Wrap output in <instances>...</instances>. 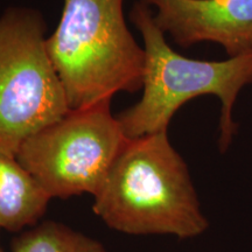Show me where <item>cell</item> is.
Returning <instances> with one entry per match:
<instances>
[{
    "label": "cell",
    "mask_w": 252,
    "mask_h": 252,
    "mask_svg": "<svg viewBox=\"0 0 252 252\" xmlns=\"http://www.w3.org/2000/svg\"><path fill=\"white\" fill-rule=\"evenodd\" d=\"M93 210L109 228L127 235L191 239L209 228L168 131L127 140L94 196Z\"/></svg>",
    "instance_id": "cell-1"
},
{
    "label": "cell",
    "mask_w": 252,
    "mask_h": 252,
    "mask_svg": "<svg viewBox=\"0 0 252 252\" xmlns=\"http://www.w3.org/2000/svg\"><path fill=\"white\" fill-rule=\"evenodd\" d=\"M130 19L143 37L145 71L139 102L117 116L125 137L135 139L168 131L173 116L184 104L213 94L220 102L219 149L225 153L238 131L234 118L238 94L252 84V52L222 61L189 59L168 45L149 5L134 2Z\"/></svg>",
    "instance_id": "cell-2"
},
{
    "label": "cell",
    "mask_w": 252,
    "mask_h": 252,
    "mask_svg": "<svg viewBox=\"0 0 252 252\" xmlns=\"http://www.w3.org/2000/svg\"><path fill=\"white\" fill-rule=\"evenodd\" d=\"M124 0H64L47 50L70 110L143 89L145 50L126 24Z\"/></svg>",
    "instance_id": "cell-3"
},
{
    "label": "cell",
    "mask_w": 252,
    "mask_h": 252,
    "mask_svg": "<svg viewBox=\"0 0 252 252\" xmlns=\"http://www.w3.org/2000/svg\"><path fill=\"white\" fill-rule=\"evenodd\" d=\"M46 33L45 18L34 8L11 6L0 15V151L13 156L70 111Z\"/></svg>",
    "instance_id": "cell-4"
},
{
    "label": "cell",
    "mask_w": 252,
    "mask_h": 252,
    "mask_svg": "<svg viewBox=\"0 0 252 252\" xmlns=\"http://www.w3.org/2000/svg\"><path fill=\"white\" fill-rule=\"evenodd\" d=\"M127 140L104 102L70 110L27 138L17 158L52 198L94 196Z\"/></svg>",
    "instance_id": "cell-5"
},
{
    "label": "cell",
    "mask_w": 252,
    "mask_h": 252,
    "mask_svg": "<svg viewBox=\"0 0 252 252\" xmlns=\"http://www.w3.org/2000/svg\"><path fill=\"white\" fill-rule=\"evenodd\" d=\"M158 27L184 48L217 43L228 58L252 52V0H140Z\"/></svg>",
    "instance_id": "cell-6"
},
{
    "label": "cell",
    "mask_w": 252,
    "mask_h": 252,
    "mask_svg": "<svg viewBox=\"0 0 252 252\" xmlns=\"http://www.w3.org/2000/svg\"><path fill=\"white\" fill-rule=\"evenodd\" d=\"M50 200L17 156L0 151V229L20 234L36 225Z\"/></svg>",
    "instance_id": "cell-7"
},
{
    "label": "cell",
    "mask_w": 252,
    "mask_h": 252,
    "mask_svg": "<svg viewBox=\"0 0 252 252\" xmlns=\"http://www.w3.org/2000/svg\"><path fill=\"white\" fill-rule=\"evenodd\" d=\"M11 252H108L97 239L54 220L37 223L20 232Z\"/></svg>",
    "instance_id": "cell-8"
},
{
    "label": "cell",
    "mask_w": 252,
    "mask_h": 252,
    "mask_svg": "<svg viewBox=\"0 0 252 252\" xmlns=\"http://www.w3.org/2000/svg\"><path fill=\"white\" fill-rule=\"evenodd\" d=\"M0 252H4V250H2V248H1V244H0Z\"/></svg>",
    "instance_id": "cell-9"
}]
</instances>
